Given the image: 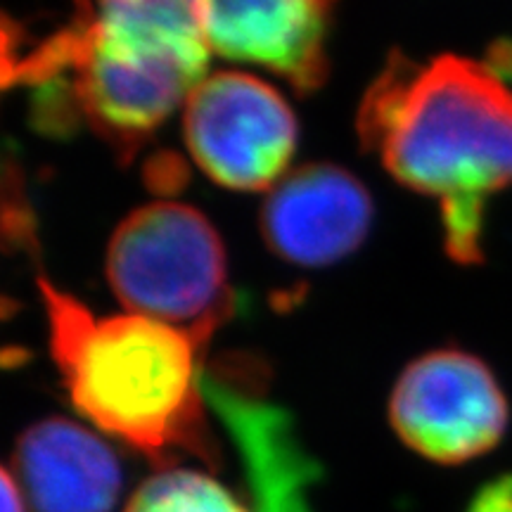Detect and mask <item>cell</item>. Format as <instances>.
I'll use <instances>...</instances> for the list:
<instances>
[{
	"mask_svg": "<svg viewBox=\"0 0 512 512\" xmlns=\"http://www.w3.org/2000/svg\"><path fill=\"white\" fill-rule=\"evenodd\" d=\"M79 10L117 34L211 53L204 0H79Z\"/></svg>",
	"mask_w": 512,
	"mask_h": 512,
	"instance_id": "30bf717a",
	"label": "cell"
},
{
	"mask_svg": "<svg viewBox=\"0 0 512 512\" xmlns=\"http://www.w3.org/2000/svg\"><path fill=\"white\" fill-rule=\"evenodd\" d=\"M10 472L31 512H112L121 494V465L112 448L67 418L27 427Z\"/></svg>",
	"mask_w": 512,
	"mask_h": 512,
	"instance_id": "9c48e42d",
	"label": "cell"
},
{
	"mask_svg": "<svg viewBox=\"0 0 512 512\" xmlns=\"http://www.w3.org/2000/svg\"><path fill=\"white\" fill-rule=\"evenodd\" d=\"M124 512H254L207 472L164 467L128 498Z\"/></svg>",
	"mask_w": 512,
	"mask_h": 512,
	"instance_id": "8fae6325",
	"label": "cell"
},
{
	"mask_svg": "<svg viewBox=\"0 0 512 512\" xmlns=\"http://www.w3.org/2000/svg\"><path fill=\"white\" fill-rule=\"evenodd\" d=\"M105 273L128 313L207 342L233 311L226 247L190 204L162 200L131 211L114 230Z\"/></svg>",
	"mask_w": 512,
	"mask_h": 512,
	"instance_id": "3957f363",
	"label": "cell"
},
{
	"mask_svg": "<svg viewBox=\"0 0 512 512\" xmlns=\"http://www.w3.org/2000/svg\"><path fill=\"white\" fill-rule=\"evenodd\" d=\"M38 290L50 354L83 418L159 470L185 456L219 465L202 384L207 339L138 313L100 316L43 275Z\"/></svg>",
	"mask_w": 512,
	"mask_h": 512,
	"instance_id": "7a4b0ae2",
	"label": "cell"
},
{
	"mask_svg": "<svg viewBox=\"0 0 512 512\" xmlns=\"http://www.w3.org/2000/svg\"><path fill=\"white\" fill-rule=\"evenodd\" d=\"M389 422L418 456L460 465L501 444L510 406L482 358L439 349L415 358L399 375L389 396Z\"/></svg>",
	"mask_w": 512,
	"mask_h": 512,
	"instance_id": "5b68a950",
	"label": "cell"
},
{
	"mask_svg": "<svg viewBox=\"0 0 512 512\" xmlns=\"http://www.w3.org/2000/svg\"><path fill=\"white\" fill-rule=\"evenodd\" d=\"M358 138L394 181L439 202L453 259L482 261L486 200L512 185V88L489 64L392 55L358 107Z\"/></svg>",
	"mask_w": 512,
	"mask_h": 512,
	"instance_id": "6da1fadb",
	"label": "cell"
},
{
	"mask_svg": "<svg viewBox=\"0 0 512 512\" xmlns=\"http://www.w3.org/2000/svg\"><path fill=\"white\" fill-rule=\"evenodd\" d=\"M484 62L512 88V41H496Z\"/></svg>",
	"mask_w": 512,
	"mask_h": 512,
	"instance_id": "4fadbf2b",
	"label": "cell"
},
{
	"mask_svg": "<svg viewBox=\"0 0 512 512\" xmlns=\"http://www.w3.org/2000/svg\"><path fill=\"white\" fill-rule=\"evenodd\" d=\"M192 159L228 190H273L297 150V119L271 83L242 72L204 76L183 107Z\"/></svg>",
	"mask_w": 512,
	"mask_h": 512,
	"instance_id": "277c9868",
	"label": "cell"
},
{
	"mask_svg": "<svg viewBox=\"0 0 512 512\" xmlns=\"http://www.w3.org/2000/svg\"><path fill=\"white\" fill-rule=\"evenodd\" d=\"M373 226L366 185L342 166L309 164L268 192L261 235L275 256L292 266L323 268L347 259Z\"/></svg>",
	"mask_w": 512,
	"mask_h": 512,
	"instance_id": "52a82bcc",
	"label": "cell"
},
{
	"mask_svg": "<svg viewBox=\"0 0 512 512\" xmlns=\"http://www.w3.org/2000/svg\"><path fill=\"white\" fill-rule=\"evenodd\" d=\"M332 5L335 0H204L209 48L313 91L328 76Z\"/></svg>",
	"mask_w": 512,
	"mask_h": 512,
	"instance_id": "ba28073f",
	"label": "cell"
},
{
	"mask_svg": "<svg viewBox=\"0 0 512 512\" xmlns=\"http://www.w3.org/2000/svg\"><path fill=\"white\" fill-rule=\"evenodd\" d=\"M202 384L209 408L238 446L259 512H311L306 486L318 465L304 453L290 415L268 401L256 363L204 366Z\"/></svg>",
	"mask_w": 512,
	"mask_h": 512,
	"instance_id": "8992f818",
	"label": "cell"
},
{
	"mask_svg": "<svg viewBox=\"0 0 512 512\" xmlns=\"http://www.w3.org/2000/svg\"><path fill=\"white\" fill-rule=\"evenodd\" d=\"M467 512H512V472L486 482L472 496Z\"/></svg>",
	"mask_w": 512,
	"mask_h": 512,
	"instance_id": "7c38bea8",
	"label": "cell"
},
{
	"mask_svg": "<svg viewBox=\"0 0 512 512\" xmlns=\"http://www.w3.org/2000/svg\"><path fill=\"white\" fill-rule=\"evenodd\" d=\"M3 512H27V501L10 470L3 472Z\"/></svg>",
	"mask_w": 512,
	"mask_h": 512,
	"instance_id": "5bb4252c",
	"label": "cell"
}]
</instances>
